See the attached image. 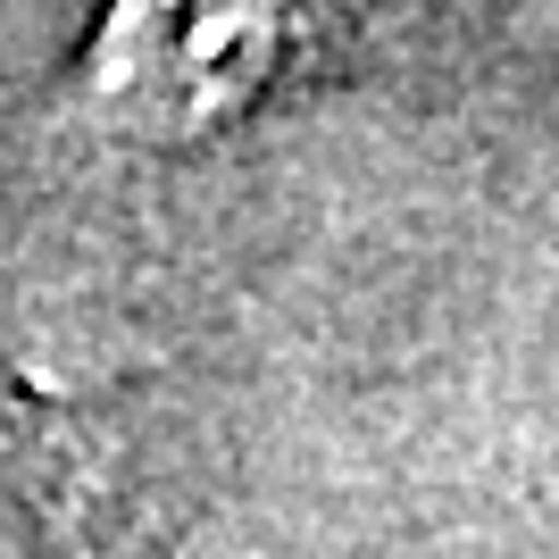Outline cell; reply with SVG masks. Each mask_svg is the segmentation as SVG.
Wrapping results in <instances>:
<instances>
[{
  "label": "cell",
  "instance_id": "obj_1",
  "mask_svg": "<svg viewBox=\"0 0 559 559\" xmlns=\"http://www.w3.org/2000/svg\"><path fill=\"white\" fill-rule=\"evenodd\" d=\"M359 0H109L68 109L100 142L185 151L343 43Z\"/></svg>",
  "mask_w": 559,
  "mask_h": 559
},
{
  "label": "cell",
  "instance_id": "obj_2",
  "mask_svg": "<svg viewBox=\"0 0 559 559\" xmlns=\"http://www.w3.org/2000/svg\"><path fill=\"white\" fill-rule=\"evenodd\" d=\"M0 443L17 460V485L43 518L50 559H167L151 543L134 485L117 476V460L100 451V435L50 401H9L0 409Z\"/></svg>",
  "mask_w": 559,
  "mask_h": 559
}]
</instances>
